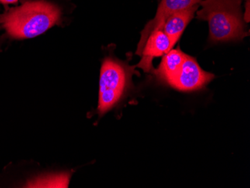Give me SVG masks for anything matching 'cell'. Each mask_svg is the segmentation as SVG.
I'll list each match as a JSON object with an SVG mask.
<instances>
[{
    "mask_svg": "<svg viewBox=\"0 0 250 188\" xmlns=\"http://www.w3.org/2000/svg\"><path fill=\"white\" fill-rule=\"evenodd\" d=\"M61 15L60 8L51 2L27 1L0 15V26L12 39H32L59 23Z\"/></svg>",
    "mask_w": 250,
    "mask_h": 188,
    "instance_id": "obj_1",
    "label": "cell"
},
{
    "mask_svg": "<svg viewBox=\"0 0 250 188\" xmlns=\"http://www.w3.org/2000/svg\"><path fill=\"white\" fill-rule=\"evenodd\" d=\"M242 0H202L197 18L207 21L211 43L241 41L249 33L241 10Z\"/></svg>",
    "mask_w": 250,
    "mask_h": 188,
    "instance_id": "obj_2",
    "label": "cell"
},
{
    "mask_svg": "<svg viewBox=\"0 0 250 188\" xmlns=\"http://www.w3.org/2000/svg\"><path fill=\"white\" fill-rule=\"evenodd\" d=\"M135 67L112 57H106L101 64L98 113L100 116L114 107L122 100L131 85Z\"/></svg>",
    "mask_w": 250,
    "mask_h": 188,
    "instance_id": "obj_3",
    "label": "cell"
},
{
    "mask_svg": "<svg viewBox=\"0 0 250 188\" xmlns=\"http://www.w3.org/2000/svg\"><path fill=\"white\" fill-rule=\"evenodd\" d=\"M214 77V74L204 71L193 57L186 54L179 74L169 86L181 92H193L203 88Z\"/></svg>",
    "mask_w": 250,
    "mask_h": 188,
    "instance_id": "obj_4",
    "label": "cell"
},
{
    "mask_svg": "<svg viewBox=\"0 0 250 188\" xmlns=\"http://www.w3.org/2000/svg\"><path fill=\"white\" fill-rule=\"evenodd\" d=\"M202 0H161L154 19L150 21L141 32V38L137 46L136 55L141 56L146 40L154 31L162 29L166 21L171 15L181 10L200 3Z\"/></svg>",
    "mask_w": 250,
    "mask_h": 188,
    "instance_id": "obj_5",
    "label": "cell"
},
{
    "mask_svg": "<svg viewBox=\"0 0 250 188\" xmlns=\"http://www.w3.org/2000/svg\"><path fill=\"white\" fill-rule=\"evenodd\" d=\"M172 48L169 39L161 29L154 31L146 40L140 56L141 60L136 67L141 68L146 73H153L154 59L162 57Z\"/></svg>",
    "mask_w": 250,
    "mask_h": 188,
    "instance_id": "obj_6",
    "label": "cell"
},
{
    "mask_svg": "<svg viewBox=\"0 0 250 188\" xmlns=\"http://www.w3.org/2000/svg\"><path fill=\"white\" fill-rule=\"evenodd\" d=\"M185 57L186 53L180 49L172 48L164 55L158 68L153 71L157 79L169 85L179 74Z\"/></svg>",
    "mask_w": 250,
    "mask_h": 188,
    "instance_id": "obj_7",
    "label": "cell"
},
{
    "mask_svg": "<svg viewBox=\"0 0 250 188\" xmlns=\"http://www.w3.org/2000/svg\"><path fill=\"white\" fill-rule=\"evenodd\" d=\"M199 4L189 7L171 15L166 21L161 30L168 36L172 47L178 42L181 35L197 12Z\"/></svg>",
    "mask_w": 250,
    "mask_h": 188,
    "instance_id": "obj_8",
    "label": "cell"
},
{
    "mask_svg": "<svg viewBox=\"0 0 250 188\" xmlns=\"http://www.w3.org/2000/svg\"><path fill=\"white\" fill-rule=\"evenodd\" d=\"M246 8H247V11L245 13V15H244V19L245 22H249L250 21V0H247V7Z\"/></svg>",
    "mask_w": 250,
    "mask_h": 188,
    "instance_id": "obj_9",
    "label": "cell"
},
{
    "mask_svg": "<svg viewBox=\"0 0 250 188\" xmlns=\"http://www.w3.org/2000/svg\"><path fill=\"white\" fill-rule=\"evenodd\" d=\"M18 0H0V3L7 5V4L16 3Z\"/></svg>",
    "mask_w": 250,
    "mask_h": 188,
    "instance_id": "obj_10",
    "label": "cell"
}]
</instances>
